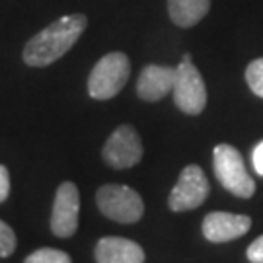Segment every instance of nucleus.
<instances>
[{
	"label": "nucleus",
	"mask_w": 263,
	"mask_h": 263,
	"mask_svg": "<svg viewBox=\"0 0 263 263\" xmlns=\"http://www.w3.org/2000/svg\"><path fill=\"white\" fill-rule=\"evenodd\" d=\"M131 76V61L125 53H107L90 72L88 94L94 100H111L123 90Z\"/></svg>",
	"instance_id": "f03ea898"
},
{
	"label": "nucleus",
	"mask_w": 263,
	"mask_h": 263,
	"mask_svg": "<svg viewBox=\"0 0 263 263\" xmlns=\"http://www.w3.org/2000/svg\"><path fill=\"white\" fill-rule=\"evenodd\" d=\"M88 18L84 14L63 16L37 35L29 39L24 47V61L29 66H49L66 55L76 45V41L84 33Z\"/></svg>",
	"instance_id": "f257e3e1"
},
{
	"label": "nucleus",
	"mask_w": 263,
	"mask_h": 263,
	"mask_svg": "<svg viewBox=\"0 0 263 263\" xmlns=\"http://www.w3.org/2000/svg\"><path fill=\"white\" fill-rule=\"evenodd\" d=\"M96 203L102 215L123 224L137 222L144 215V203L141 195L129 185H117V183L102 185L96 193Z\"/></svg>",
	"instance_id": "20e7f679"
},
{
	"label": "nucleus",
	"mask_w": 263,
	"mask_h": 263,
	"mask_svg": "<svg viewBox=\"0 0 263 263\" xmlns=\"http://www.w3.org/2000/svg\"><path fill=\"white\" fill-rule=\"evenodd\" d=\"M211 0H168L172 22L179 28H191L209 14Z\"/></svg>",
	"instance_id": "f8f14e48"
},
{
	"label": "nucleus",
	"mask_w": 263,
	"mask_h": 263,
	"mask_svg": "<svg viewBox=\"0 0 263 263\" xmlns=\"http://www.w3.org/2000/svg\"><path fill=\"white\" fill-rule=\"evenodd\" d=\"M246 82L255 96L263 98V57L252 61L246 68Z\"/></svg>",
	"instance_id": "4468645a"
},
{
	"label": "nucleus",
	"mask_w": 263,
	"mask_h": 263,
	"mask_svg": "<svg viewBox=\"0 0 263 263\" xmlns=\"http://www.w3.org/2000/svg\"><path fill=\"white\" fill-rule=\"evenodd\" d=\"M16 250V234L4 220H0V257H8Z\"/></svg>",
	"instance_id": "2eb2a0df"
},
{
	"label": "nucleus",
	"mask_w": 263,
	"mask_h": 263,
	"mask_svg": "<svg viewBox=\"0 0 263 263\" xmlns=\"http://www.w3.org/2000/svg\"><path fill=\"white\" fill-rule=\"evenodd\" d=\"M78 211L80 195L72 181L61 183L55 193L53 213H51V230L59 238H70L78 228Z\"/></svg>",
	"instance_id": "6e6552de"
},
{
	"label": "nucleus",
	"mask_w": 263,
	"mask_h": 263,
	"mask_svg": "<svg viewBox=\"0 0 263 263\" xmlns=\"http://www.w3.org/2000/svg\"><path fill=\"white\" fill-rule=\"evenodd\" d=\"M213 168L220 185L232 195L250 199L255 193V181L248 174L242 154L230 144H216L213 152Z\"/></svg>",
	"instance_id": "7ed1b4c3"
},
{
	"label": "nucleus",
	"mask_w": 263,
	"mask_h": 263,
	"mask_svg": "<svg viewBox=\"0 0 263 263\" xmlns=\"http://www.w3.org/2000/svg\"><path fill=\"white\" fill-rule=\"evenodd\" d=\"M104 160L115 170L137 166L142 158V142L139 133L131 125H121L111 133L104 144Z\"/></svg>",
	"instance_id": "0eeeda50"
},
{
	"label": "nucleus",
	"mask_w": 263,
	"mask_h": 263,
	"mask_svg": "<svg viewBox=\"0 0 263 263\" xmlns=\"http://www.w3.org/2000/svg\"><path fill=\"white\" fill-rule=\"evenodd\" d=\"M24 263H72L70 255L61 250H53V248H41L35 250L33 254H29Z\"/></svg>",
	"instance_id": "ddd939ff"
},
{
	"label": "nucleus",
	"mask_w": 263,
	"mask_h": 263,
	"mask_svg": "<svg viewBox=\"0 0 263 263\" xmlns=\"http://www.w3.org/2000/svg\"><path fill=\"white\" fill-rule=\"evenodd\" d=\"M176 74H178V68L174 66H144L137 82V94L144 102H158L174 90Z\"/></svg>",
	"instance_id": "9d476101"
},
{
	"label": "nucleus",
	"mask_w": 263,
	"mask_h": 263,
	"mask_svg": "<svg viewBox=\"0 0 263 263\" xmlns=\"http://www.w3.org/2000/svg\"><path fill=\"white\" fill-rule=\"evenodd\" d=\"M252 164H254V170L257 172V176H263V141L252 152Z\"/></svg>",
	"instance_id": "a211bd4d"
},
{
	"label": "nucleus",
	"mask_w": 263,
	"mask_h": 263,
	"mask_svg": "<svg viewBox=\"0 0 263 263\" xmlns=\"http://www.w3.org/2000/svg\"><path fill=\"white\" fill-rule=\"evenodd\" d=\"M96 261L98 263H144V250L137 242L105 236L96 244Z\"/></svg>",
	"instance_id": "9b49d317"
},
{
	"label": "nucleus",
	"mask_w": 263,
	"mask_h": 263,
	"mask_svg": "<svg viewBox=\"0 0 263 263\" xmlns=\"http://www.w3.org/2000/svg\"><path fill=\"white\" fill-rule=\"evenodd\" d=\"M248 259L252 263H263V236L255 238L248 248Z\"/></svg>",
	"instance_id": "dca6fc26"
},
{
	"label": "nucleus",
	"mask_w": 263,
	"mask_h": 263,
	"mask_svg": "<svg viewBox=\"0 0 263 263\" xmlns=\"http://www.w3.org/2000/svg\"><path fill=\"white\" fill-rule=\"evenodd\" d=\"M181 61H191V55H189V53H185V55H183V59H181Z\"/></svg>",
	"instance_id": "6ab92c4d"
},
{
	"label": "nucleus",
	"mask_w": 263,
	"mask_h": 263,
	"mask_svg": "<svg viewBox=\"0 0 263 263\" xmlns=\"http://www.w3.org/2000/svg\"><path fill=\"white\" fill-rule=\"evenodd\" d=\"M10 195V174L8 168L0 164V203L6 201Z\"/></svg>",
	"instance_id": "f3484780"
},
{
	"label": "nucleus",
	"mask_w": 263,
	"mask_h": 263,
	"mask_svg": "<svg viewBox=\"0 0 263 263\" xmlns=\"http://www.w3.org/2000/svg\"><path fill=\"white\" fill-rule=\"evenodd\" d=\"M252 228V218L246 215H232V213H209L203 218V236L209 242H230L244 236Z\"/></svg>",
	"instance_id": "1a4fd4ad"
},
{
	"label": "nucleus",
	"mask_w": 263,
	"mask_h": 263,
	"mask_svg": "<svg viewBox=\"0 0 263 263\" xmlns=\"http://www.w3.org/2000/svg\"><path fill=\"white\" fill-rule=\"evenodd\" d=\"M209 191H211V185H209L205 172L195 164H189L181 170L178 183L174 185L172 193H170L168 205L176 213L197 209L199 205L205 203Z\"/></svg>",
	"instance_id": "423d86ee"
},
{
	"label": "nucleus",
	"mask_w": 263,
	"mask_h": 263,
	"mask_svg": "<svg viewBox=\"0 0 263 263\" xmlns=\"http://www.w3.org/2000/svg\"><path fill=\"white\" fill-rule=\"evenodd\" d=\"M174 82V102L187 115H199L207 105V88L205 80L191 61H181Z\"/></svg>",
	"instance_id": "39448f33"
}]
</instances>
